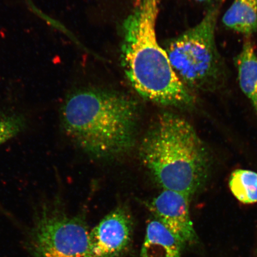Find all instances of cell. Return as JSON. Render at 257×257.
I'll use <instances>...</instances> for the list:
<instances>
[{
    "label": "cell",
    "mask_w": 257,
    "mask_h": 257,
    "mask_svg": "<svg viewBox=\"0 0 257 257\" xmlns=\"http://www.w3.org/2000/svg\"><path fill=\"white\" fill-rule=\"evenodd\" d=\"M139 110L122 93L82 88L67 96L60 111L64 133L89 156L109 159L126 153L136 142Z\"/></svg>",
    "instance_id": "obj_1"
},
{
    "label": "cell",
    "mask_w": 257,
    "mask_h": 257,
    "mask_svg": "<svg viewBox=\"0 0 257 257\" xmlns=\"http://www.w3.org/2000/svg\"><path fill=\"white\" fill-rule=\"evenodd\" d=\"M158 0H140L123 25L125 74L138 94L156 104L181 108L195 104L194 93L177 76L157 40Z\"/></svg>",
    "instance_id": "obj_2"
},
{
    "label": "cell",
    "mask_w": 257,
    "mask_h": 257,
    "mask_svg": "<svg viewBox=\"0 0 257 257\" xmlns=\"http://www.w3.org/2000/svg\"><path fill=\"white\" fill-rule=\"evenodd\" d=\"M27 126L24 115L18 112L0 111V146L18 136Z\"/></svg>",
    "instance_id": "obj_12"
},
{
    "label": "cell",
    "mask_w": 257,
    "mask_h": 257,
    "mask_svg": "<svg viewBox=\"0 0 257 257\" xmlns=\"http://www.w3.org/2000/svg\"><path fill=\"white\" fill-rule=\"evenodd\" d=\"M214 2H220L221 1V0H214Z\"/></svg>",
    "instance_id": "obj_14"
},
{
    "label": "cell",
    "mask_w": 257,
    "mask_h": 257,
    "mask_svg": "<svg viewBox=\"0 0 257 257\" xmlns=\"http://www.w3.org/2000/svg\"><path fill=\"white\" fill-rule=\"evenodd\" d=\"M134 222L128 210L118 206L90 232L92 257H119L130 248Z\"/></svg>",
    "instance_id": "obj_6"
},
{
    "label": "cell",
    "mask_w": 257,
    "mask_h": 257,
    "mask_svg": "<svg viewBox=\"0 0 257 257\" xmlns=\"http://www.w3.org/2000/svg\"><path fill=\"white\" fill-rule=\"evenodd\" d=\"M90 232L81 215L67 214L56 197L35 210L27 246L32 257H92Z\"/></svg>",
    "instance_id": "obj_5"
},
{
    "label": "cell",
    "mask_w": 257,
    "mask_h": 257,
    "mask_svg": "<svg viewBox=\"0 0 257 257\" xmlns=\"http://www.w3.org/2000/svg\"><path fill=\"white\" fill-rule=\"evenodd\" d=\"M184 243L158 220L148 224L141 257H182Z\"/></svg>",
    "instance_id": "obj_8"
},
{
    "label": "cell",
    "mask_w": 257,
    "mask_h": 257,
    "mask_svg": "<svg viewBox=\"0 0 257 257\" xmlns=\"http://www.w3.org/2000/svg\"><path fill=\"white\" fill-rule=\"evenodd\" d=\"M229 187L232 195L241 203L257 202V173L247 169H236L231 173Z\"/></svg>",
    "instance_id": "obj_11"
},
{
    "label": "cell",
    "mask_w": 257,
    "mask_h": 257,
    "mask_svg": "<svg viewBox=\"0 0 257 257\" xmlns=\"http://www.w3.org/2000/svg\"><path fill=\"white\" fill-rule=\"evenodd\" d=\"M218 14V6H211L200 23L166 48L172 68L192 91L215 92L226 83V67L216 41Z\"/></svg>",
    "instance_id": "obj_4"
},
{
    "label": "cell",
    "mask_w": 257,
    "mask_h": 257,
    "mask_svg": "<svg viewBox=\"0 0 257 257\" xmlns=\"http://www.w3.org/2000/svg\"><path fill=\"white\" fill-rule=\"evenodd\" d=\"M141 162L163 190L191 197L206 184L210 153L190 123L179 115H159L141 141Z\"/></svg>",
    "instance_id": "obj_3"
},
{
    "label": "cell",
    "mask_w": 257,
    "mask_h": 257,
    "mask_svg": "<svg viewBox=\"0 0 257 257\" xmlns=\"http://www.w3.org/2000/svg\"><path fill=\"white\" fill-rule=\"evenodd\" d=\"M190 198L181 192L163 190L147 205L156 219L184 244L194 243L197 239L189 212Z\"/></svg>",
    "instance_id": "obj_7"
},
{
    "label": "cell",
    "mask_w": 257,
    "mask_h": 257,
    "mask_svg": "<svg viewBox=\"0 0 257 257\" xmlns=\"http://www.w3.org/2000/svg\"><path fill=\"white\" fill-rule=\"evenodd\" d=\"M222 22L229 30L250 37L257 31V0H234Z\"/></svg>",
    "instance_id": "obj_10"
},
{
    "label": "cell",
    "mask_w": 257,
    "mask_h": 257,
    "mask_svg": "<svg viewBox=\"0 0 257 257\" xmlns=\"http://www.w3.org/2000/svg\"><path fill=\"white\" fill-rule=\"evenodd\" d=\"M194 1L200 3H203V4H209V3L214 2V0H194Z\"/></svg>",
    "instance_id": "obj_13"
},
{
    "label": "cell",
    "mask_w": 257,
    "mask_h": 257,
    "mask_svg": "<svg viewBox=\"0 0 257 257\" xmlns=\"http://www.w3.org/2000/svg\"><path fill=\"white\" fill-rule=\"evenodd\" d=\"M239 86L257 115V55L250 37H246L234 59Z\"/></svg>",
    "instance_id": "obj_9"
}]
</instances>
